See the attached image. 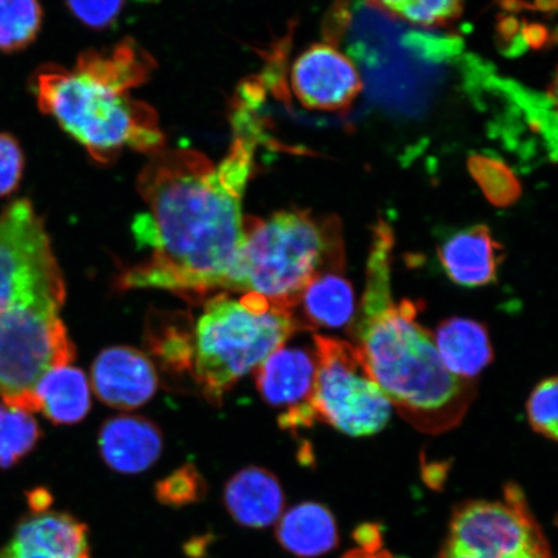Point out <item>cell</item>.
<instances>
[{
    "label": "cell",
    "instance_id": "obj_21",
    "mask_svg": "<svg viewBox=\"0 0 558 558\" xmlns=\"http://www.w3.org/2000/svg\"><path fill=\"white\" fill-rule=\"evenodd\" d=\"M384 15L421 27H444L463 12L464 0H366Z\"/></svg>",
    "mask_w": 558,
    "mask_h": 558
},
{
    "label": "cell",
    "instance_id": "obj_24",
    "mask_svg": "<svg viewBox=\"0 0 558 558\" xmlns=\"http://www.w3.org/2000/svg\"><path fill=\"white\" fill-rule=\"evenodd\" d=\"M474 178L483 187L486 197L497 206H508L519 198L518 180L507 167L497 160L476 157L471 165Z\"/></svg>",
    "mask_w": 558,
    "mask_h": 558
},
{
    "label": "cell",
    "instance_id": "obj_10",
    "mask_svg": "<svg viewBox=\"0 0 558 558\" xmlns=\"http://www.w3.org/2000/svg\"><path fill=\"white\" fill-rule=\"evenodd\" d=\"M93 388L110 408L134 410L157 393L158 373L153 361L138 349L116 345L104 349L90 368Z\"/></svg>",
    "mask_w": 558,
    "mask_h": 558
},
{
    "label": "cell",
    "instance_id": "obj_13",
    "mask_svg": "<svg viewBox=\"0 0 558 558\" xmlns=\"http://www.w3.org/2000/svg\"><path fill=\"white\" fill-rule=\"evenodd\" d=\"M222 504L240 526L262 530L281 519L286 498L275 473L262 466H246L226 484Z\"/></svg>",
    "mask_w": 558,
    "mask_h": 558
},
{
    "label": "cell",
    "instance_id": "obj_3",
    "mask_svg": "<svg viewBox=\"0 0 558 558\" xmlns=\"http://www.w3.org/2000/svg\"><path fill=\"white\" fill-rule=\"evenodd\" d=\"M65 283L50 235L31 201L0 214V402L33 413V392L75 348L60 318Z\"/></svg>",
    "mask_w": 558,
    "mask_h": 558
},
{
    "label": "cell",
    "instance_id": "obj_20",
    "mask_svg": "<svg viewBox=\"0 0 558 558\" xmlns=\"http://www.w3.org/2000/svg\"><path fill=\"white\" fill-rule=\"evenodd\" d=\"M41 24L39 0H0V51L24 50L37 39Z\"/></svg>",
    "mask_w": 558,
    "mask_h": 558
},
{
    "label": "cell",
    "instance_id": "obj_27",
    "mask_svg": "<svg viewBox=\"0 0 558 558\" xmlns=\"http://www.w3.org/2000/svg\"><path fill=\"white\" fill-rule=\"evenodd\" d=\"M25 169V156L20 143L0 132V198L17 191Z\"/></svg>",
    "mask_w": 558,
    "mask_h": 558
},
{
    "label": "cell",
    "instance_id": "obj_18",
    "mask_svg": "<svg viewBox=\"0 0 558 558\" xmlns=\"http://www.w3.org/2000/svg\"><path fill=\"white\" fill-rule=\"evenodd\" d=\"M434 340L445 367L458 378L473 380L494 360L486 326L477 320L462 317L445 319L437 326Z\"/></svg>",
    "mask_w": 558,
    "mask_h": 558
},
{
    "label": "cell",
    "instance_id": "obj_29",
    "mask_svg": "<svg viewBox=\"0 0 558 558\" xmlns=\"http://www.w3.org/2000/svg\"><path fill=\"white\" fill-rule=\"evenodd\" d=\"M29 504L34 513L50 511L52 495L45 488H37V490L32 492Z\"/></svg>",
    "mask_w": 558,
    "mask_h": 558
},
{
    "label": "cell",
    "instance_id": "obj_9",
    "mask_svg": "<svg viewBox=\"0 0 558 558\" xmlns=\"http://www.w3.org/2000/svg\"><path fill=\"white\" fill-rule=\"evenodd\" d=\"M292 93L303 107L317 111H343L362 93L354 62L332 41L312 45L291 68Z\"/></svg>",
    "mask_w": 558,
    "mask_h": 558
},
{
    "label": "cell",
    "instance_id": "obj_12",
    "mask_svg": "<svg viewBox=\"0 0 558 558\" xmlns=\"http://www.w3.org/2000/svg\"><path fill=\"white\" fill-rule=\"evenodd\" d=\"M99 450L111 471L128 476L140 474L151 469L162 456V432L149 418L117 415L102 424Z\"/></svg>",
    "mask_w": 558,
    "mask_h": 558
},
{
    "label": "cell",
    "instance_id": "obj_28",
    "mask_svg": "<svg viewBox=\"0 0 558 558\" xmlns=\"http://www.w3.org/2000/svg\"><path fill=\"white\" fill-rule=\"evenodd\" d=\"M353 539L357 543L360 549L367 550V553H378L384 546L383 527L378 523H362V525L355 527Z\"/></svg>",
    "mask_w": 558,
    "mask_h": 558
},
{
    "label": "cell",
    "instance_id": "obj_25",
    "mask_svg": "<svg viewBox=\"0 0 558 558\" xmlns=\"http://www.w3.org/2000/svg\"><path fill=\"white\" fill-rule=\"evenodd\" d=\"M557 396L556 376L542 380L530 395L526 410L527 418L536 434L557 441Z\"/></svg>",
    "mask_w": 558,
    "mask_h": 558
},
{
    "label": "cell",
    "instance_id": "obj_31",
    "mask_svg": "<svg viewBox=\"0 0 558 558\" xmlns=\"http://www.w3.org/2000/svg\"><path fill=\"white\" fill-rule=\"evenodd\" d=\"M207 539L206 536H201L198 539H193L186 544V554L191 557H201L206 553Z\"/></svg>",
    "mask_w": 558,
    "mask_h": 558
},
{
    "label": "cell",
    "instance_id": "obj_30",
    "mask_svg": "<svg viewBox=\"0 0 558 558\" xmlns=\"http://www.w3.org/2000/svg\"><path fill=\"white\" fill-rule=\"evenodd\" d=\"M341 558H395V556L384 548L378 553H367V550L355 548L348 550Z\"/></svg>",
    "mask_w": 558,
    "mask_h": 558
},
{
    "label": "cell",
    "instance_id": "obj_16",
    "mask_svg": "<svg viewBox=\"0 0 558 558\" xmlns=\"http://www.w3.org/2000/svg\"><path fill=\"white\" fill-rule=\"evenodd\" d=\"M345 268L320 269L300 296L296 308L302 310L299 318L304 331L344 329L352 326L357 314L354 289L344 276Z\"/></svg>",
    "mask_w": 558,
    "mask_h": 558
},
{
    "label": "cell",
    "instance_id": "obj_4",
    "mask_svg": "<svg viewBox=\"0 0 558 558\" xmlns=\"http://www.w3.org/2000/svg\"><path fill=\"white\" fill-rule=\"evenodd\" d=\"M156 60L134 39L110 50L82 52L72 69L48 64L32 76L41 113L108 166L125 149L146 156L166 148L155 108L132 97L156 70Z\"/></svg>",
    "mask_w": 558,
    "mask_h": 558
},
{
    "label": "cell",
    "instance_id": "obj_26",
    "mask_svg": "<svg viewBox=\"0 0 558 558\" xmlns=\"http://www.w3.org/2000/svg\"><path fill=\"white\" fill-rule=\"evenodd\" d=\"M65 3L82 24L94 31H104L120 17L125 0H65Z\"/></svg>",
    "mask_w": 558,
    "mask_h": 558
},
{
    "label": "cell",
    "instance_id": "obj_6",
    "mask_svg": "<svg viewBox=\"0 0 558 558\" xmlns=\"http://www.w3.org/2000/svg\"><path fill=\"white\" fill-rule=\"evenodd\" d=\"M304 331L294 313L256 294L218 295L205 305L192 330V376L213 403L255 372L276 349Z\"/></svg>",
    "mask_w": 558,
    "mask_h": 558
},
{
    "label": "cell",
    "instance_id": "obj_19",
    "mask_svg": "<svg viewBox=\"0 0 558 558\" xmlns=\"http://www.w3.org/2000/svg\"><path fill=\"white\" fill-rule=\"evenodd\" d=\"M35 411L54 424L72 425L83 421L90 409L89 381L81 368L65 365L51 369L34 392Z\"/></svg>",
    "mask_w": 558,
    "mask_h": 558
},
{
    "label": "cell",
    "instance_id": "obj_17",
    "mask_svg": "<svg viewBox=\"0 0 558 558\" xmlns=\"http://www.w3.org/2000/svg\"><path fill=\"white\" fill-rule=\"evenodd\" d=\"M276 538L286 553L298 558H318L339 546L333 513L316 501H303L284 511L276 523Z\"/></svg>",
    "mask_w": 558,
    "mask_h": 558
},
{
    "label": "cell",
    "instance_id": "obj_1",
    "mask_svg": "<svg viewBox=\"0 0 558 558\" xmlns=\"http://www.w3.org/2000/svg\"><path fill=\"white\" fill-rule=\"evenodd\" d=\"M232 125V144L219 165L192 148L149 156L136 180L148 213L134 230L151 256L125 271L123 288L193 295L226 290L244 240L242 199L260 137L253 122Z\"/></svg>",
    "mask_w": 558,
    "mask_h": 558
},
{
    "label": "cell",
    "instance_id": "obj_7",
    "mask_svg": "<svg viewBox=\"0 0 558 558\" xmlns=\"http://www.w3.org/2000/svg\"><path fill=\"white\" fill-rule=\"evenodd\" d=\"M317 378L313 409L319 422L341 434H379L392 414V403L368 374L359 349L348 341L314 335Z\"/></svg>",
    "mask_w": 558,
    "mask_h": 558
},
{
    "label": "cell",
    "instance_id": "obj_15",
    "mask_svg": "<svg viewBox=\"0 0 558 558\" xmlns=\"http://www.w3.org/2000/svg\"><path fill=\"white\" fill-rule=\"evenodd\" d=\"M436 558H554L546 534L527 526H494L445 541Z\"/></svg>",
    "mask_w": 558,
    "mask_h": 558
},
{
    "label": "cell",
    "instance_id": "obj_5",
    "mask_svg": "<svg viewBox=\"0 0 558 558\" xmlns=\"http://www.w3.org/2000/svg\"><path fill=\"white\" fill-rule=\"evenodd\" d=\"M341 225L331 216L286 209L267 219L244 218V240L226 290L256 294L294 312L320 269L344 268Z\"/></svg>",
    "mask_w": 558,
    "mask_h": 558
},
{
    "label": "cell",
    "instance_id": "obj_11",
    "mask_svg": "<svg viewBox=\"0 0 558 558\" xmlns=\"http://www.w3.org/2000/svg\"><path fill=\"white\" fill-rule=\"evenodd\" d=\"M0 558H90L88 527L65 512H32L0 548Z\"/></svg>",
    "mask_w": 558,
    "mask_h": 558
},
{
    "label": "cell",
    "instance_id": "obj_2",
    "mask_svg": "<svg viewBox=\"0 0 558 558\" xmlns=\"http://www.w3.org/2000/svg\"><path fill=\"white\" fill-rule=\"evenodd\" d=\"M392 251V230L381 222L374 229L365 291L352 324L354 345L404 421L423 434L441 435L463 422L476 399V384L445 367L434 335L416 320L421 303H395Z\"/></svg>",
    "mask_w": 558,
    "mask_h": 558
},
{
    "label": "cell",
    "instance_id": "obj_23",
    "mask_svg": "<svg viewBox=\"0 0 558 558\" xmlns=\"http://www.w3.org/2000/svg\"><path fill=\"white\" fill-rule=\"evenodd\" d=\"M208 486L197 466L185 464L173 471L155 487L156 499L170 508H184L206 498Z\"/></svg>",
    "mask_w": 558,
    "mask_h": 558
},
{
    "label": "cell",
    "instance_id": "obj_14",
    "mask_svg": "<svg viewBox=\"0 0 558 558\" xmlns=\"http://www.w3.org/2000/svg\"><path fill=\"white\" fill-rule=\"evenodd\" d=\"M445 274L463 288H483L497 281L505 251L485 226L459 230L438 247Z\"/></svg>",
    "mask_w": 558,
    "mask_h": 558
},
{
    "label": "cell",
    "instance_id": "obj_8",
    "mask_svg": "<svg viewBox=\"0 0 558 558\" xmlns=\"http://www.w3.org/2000/svg\"><path fill=\"white\" fill-rule=\"evenodd\" d=\"M317 378L316 351L305 347L276 349L255 369L256 388L270 407L281 409L279 427L292 430L311 428L317 421L313 409Z\"/></svg>",
    "mask_w": 558,
    "mask_h": 558
},
{
    "label": "cell",
    "instance_id": "obj_22",
    "mask_svg": "<svg viewBox=\"0 0 558 558\" xmlns=\"http://www.w3.org/2000/svg\"><path fill=\"white\" fill-rule=\"evenodd\" d=\"M40 436L39 425L31 413L0 402V469H11L29 456Z\"/></svg>",
    "mask_w": 558,
    "mask_h": 558
}]
</instances>
